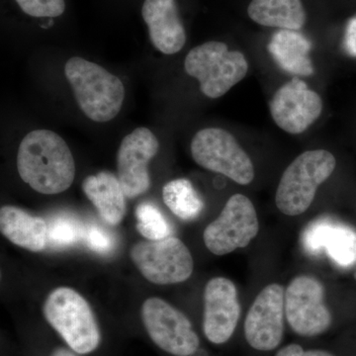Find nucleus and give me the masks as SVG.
Listing matches in <instances>:
<instances>
[{
	"mask_svg": "<svg viewBox=\"0 0 356 356\" xmlns=\"http://www.w3.org/2000/svg\"><path fill=\"white\" fill-rule=\"evenodd\" d=\"M65 74L79 108L90 120L105 123L121 111L125 99L123 83L102 65L72 57L65 63Z\"/></svg>",
	"mask_w": 356,
	"mask_h": 356,
	"instance_id": "nucleus-2",
	"label": "nucleus"
},
{
	"mask_svg": "<svg viewBox=\"0 0 356 356\" xmlns=\"http://www.w3.org/2000/svg\"><path fill=\"white\" fill-rule=\"evenodd\" d=\"M2 235L14 245L30 252H42L48 243V224L14 206H3L0 210Z\"/></svg>",
	"mask_w": 356,
	"mask_h": 356,
	"instance_id": "nucleus-17",
	"label": "nucleus"
},
{
	"mask_svg": "<svg viewBox=\"0 0 356 356\" xmlns=\"http://www.w3.org/2000/svg\"><path fill=\"white\" fill-rule=\"evenodd\" d=\"M273 356H341L331 350L322 348H308L303 344L291 343L280 346Z\"/></svg>",
	"mask_w": 356,
	"mask_h": 356,
	"instance_id": "nucleus-26",
	"label": "nucleus"
},
{
	"mask_svg": "<svg viewBox=\"0 0 356 356\" xmlns=\"http://www.w3.org/2000/svg\"><path fill=\"white\" fill-rule=\"evenodd\" d=\"M336 166L334 154L325 149H311L297 156L280 178L275 194L278 210L290 217L305 213Z\"/></svg>",
	"mask_w": 356,
	"mask_h": 356,
	"instance_id": "nucleus-3",
	"label": "nucleus"
},
{
	"mask_svg": "<svg viewBox=\"0 0 356 356\" xmlns=\"http://www.w3.org/2000/svg\"><path fill=\"white\" fill-rule=\"evenodd\" d=\"M248 13L257 24L282 30L299 31L307 20L301 0H252Z\"/></svg>",
	"mask_w": 356,
	"mask_h": 356,
	"instance_id": "nucleus-20",
	"label": "nucleus"
},
{
	"mask_svg": "<svg viewBox=\"0 0 356 356\" xmlns=\"http://www.w3.org/2000/svg\"><path fill=\"white\" fill-rule=\"evenodd\" d=\"M130 257L143 276L154 284L184 282L193 273L191 252L175 236L136 243Z\"/></svg>",
	"mask_w": 356,
	"mask_h": 356,
	"instance_id": "nucleus-9",
	"label": "nucleus"
},
{
	"mask_svg": "<svg viewBox=\"0 0 356 356\" xmlns=\"http://www.w3.org/2000/svg\"><path fill=\"white\" fill-rule=\"evenodd\" d=\"M285 316L293 334L316 339L331 331L334 316L325 303V287L313 276L300 275L285 290Z\"/></svg>",
	"mask_w": 356,
	"mask_h": 356,
	"instance_id": "nucleus-7",
	"label": "nucleus"
},
{
	"mask_svg": "<svg viewBox=\"0 0 356 356\" xmlns=\"http://www.w3.org/2000/svg\"><path fill=\"white\" fill-rule=\"evenodd\" d=\"M44 318L79 355L92 353L100 343L97 323L86 299L69 287L50 293L43 307Z\"/></svg>",
	"mask_w": 356,
	"mask_h": 356,
	"instance_id": "nucleus-4",
	"label": "nucleus"
},
{
	"mask_svg": "<svg viewBox=\"0 0 356 356\" xmlns=\"http://www.w3.org/2000/svg\"><path fill=\"white\" fill-rule=\"evenodd\" d=\"M302 243L308 254L325 250L334 264L350 267L356 264V231L330 218L313 221L304 231Z\"/></svg>",
	"mask_w": 356,
	"mask_h": 356,
	"instance_id": "nucleus-15",
	"label": "nucleus"
},
{
	"mask_svg": "<svg viewBox=\"0 0 356 356\" xmlns=\"http://www.w3.org/2000/svg\"><path fill=\"white\" fill-rule=\"evenodd\" d=\"M343 47L346 55L356 58V15L346 23Z\"/></svg>",
	"mask_w": 356,
	"mask_h": 356,
	"instance_id": "nucleus-27",
	"label": "nucleus"
},
{
	"mask_svg": "<svg viewBox=\"0 0 356 356\" xmlns=\"http://www.w3.org/2000/svg\"><path fill=\"white\" fill-rule=\"evenodd\" d=\"M184 69L197 79L204 95L217 99L245 79L248 63L241 51H229L222 42L210 41L187 54Z\"/></svg>",
	"mask_w": 356,
	"mask_h": 356,
	"instance_id": "nucleus-5",
	"label": "nucleus"
},
{
	"mask_svg": "<svg viewBox=\"0 0 356 356\" xmlns=\"http://www.w3.org/2000/svg\"><path fill=\"white\" fill-rule=\"evenodd\" d=\"M285 291L277 283L267 285L255 297L243 324V341L259 355H273L285 336Z\"/></svg>",
	"mask_w": 356,
	"mask_h": 356,
	"instance_id": "nucleus-8",
	"label": "nucleus"
},
{
	"mask_svg": "<svg viewBox=\"0 0 356 356\" xmlns=\"http://www.w3.org/2000/svg\"><path fill=\"white\" fill-rule=\"evenodd\" d=\"M355 280H356V271H355Z\"/></svg>",
	"mask_w": 356,
	"mask_h": 356,
	"instance_id": "nucleus-29",
	"label": "nucleus"
},
{
	"mask_svg": "<svg viewBox=\"0 0 356 356\" xmlns=\"http://www.w3.org/2000/svg\"><path fill=\"white\" fill-rule=\"evenodd\" d=\"M355 356H356V355H355Z\"/></svg>",
	"mask_w": 356,
	"mask_h": 356,
	"instance_id": "nucleus-30",
	"label": "nucleus"
},
{
	"mask_svg": "<svg viewBox=\"0 0 356 356\" xmlns=\"http://www.w3.org/2000/svg\"><path fill=\"white\" fill-rule=\"evenodd\" d=\"M142 15L156 49L165 55H175L182 50L186 34L175 0H145Z\"/></svg>",
	"mask_w": 356,
	"mask_h": 356,
	"instance_id": "nucleus-16",
	"label": "nucleus"
},
{
	"mask_svg": "<svg viewBox=\"0 0 356 356\" xmlns=\"http://www.w3.org/2000/svg\"><path fill=\"white\" fill-rule=\"evenodd\" d=\"M51 356H76L74 355V353H70V351L64 350V348H60V350H57L55 353H53Z\"/></svg>",
	"mask_w": 356,
	"mask_h": 356,
	"instance_id": "nucleus-28",
	"label": "nucleus"
},
{
	"mask_svg": "<svg viewBox=\"0 0 356 356\" xmlns=\"http://www.w3.org/2000/svg\"><path fill=\"white\" fill-rule=\"evenodd\" d=\"M142 318L154 343L173 356H192L200 348V339L189 318L161 298L146 300Z\"/></svg>",
	"mask_w": 356,
	"mask_h": 356,
	"instance_id": "nucleus-11",
	"label": "nucleus"
},
{
	"mask_svg": "<svg viewBox=\"0 0 356 356\" xmlns=\"http://www.w3.org/2000/svg\"><path fill=\"white\" fill-rule=\"evenodd\" d=\"M17 170L23 181L46 195L62 193L72 186L76 163L67 143L50 130L28 133L19 145Z\"/></svg>",
	"mask_w": 356,
	"mask_h": 356,
	"instance_id": "nucleus-1",
	"label": "nucleus"
},
{
	"mask_svg": "<svg viewBox=\"0 0 356 356\" xmlns=\"http://www.w3.org/2000/svg\"><path fill=\"white\" fill-rule=\"evenodd\" d=\"M83 240L86 245L97 254H108L114 248L112 236L97 225H89L84 228Z\"/></svg>",
	"mask_w": 356,
	"mask_h": 356,
	"instance_id": "nucleus-25",
	"label": "nucleus"
},
{
	"mask_svg": "<svg viewBox=\"0 0 356 356\" xmlns=\"http://www.w3.org/2000/svg\"><path fill=\"white\" fill-rule=\"evenodd\" d=\"M84 228L74 217L60 215L48 224V243L54 248H64L83 240Z\"/></svg>",
	"mask_w": 356,
	"mask_h": 356,
	"instance_id": "nucleus-23",
	"label": "nucleus"
},
{
	"mask_svg": "<svg viewBox=\"0 0 356 356\" xmlns=\"http://www.w3.org/2000/svg\"><path fill=\"white\" fill-rule=\"evenodd\" d=\"M23 13L33 17H58L65 13V0H16Z\"/></svg>",
	"mask_w": 356,
	"mask_h": 356,
	"instance_id": "nucleus-24",
	"label": "nucleus"
},
{
	"mask_svg": "<svg viewBox=\"0 0 356 356\" xmlns=\"http://www.w3.org/2000/svg\"><path fill=\"white\" fill-rule=\"evenodd\" d=\"M259 232L254 204L245 195L229 197L216 220L206 227L204 243L213 254L226 255L247 248Z\"/></svg>",
	"mask_w": 356,
	"mask_h": 356,
	"instance_id": "nucleus-10",
	"label": "nucleus"
},
{
	"mask_svg": "<svg viewBox=\"0 0 356 356\" xmlns=\"http://www.w3.org/2000/svg\"><path fill=\"white\" fill-rule=\"evenodd\" d=\"M195 163L210 172L220 173L240 185L252 184L254 166L252 159L233 135L221 128L198 131L191 142Z\"/></svg>",
	"mask_w": 356,
	"mask_h": 356,
	"instance_id": "nucleus-6",
	"label": "nucleus"
},
{
	"mask_svg": "<svg viewBox=\"0 0 356 356\" xmlns=\"http://www.w3.org/2000/svg\"><path fill=\"white\" fill-rule=\"evenodd\" d=\"M159 143L149 129L140 127L122 140L117 154V172L126 197L135 198L149 191V165L158 154Z\"/></svg>",
	"mask_w": 356,
	"mask_h": 356,
	"instance_id": "nucleus-14",
	"label": "nucleus"
},
{
	"mask_svg": "<svg viewBox=\"0 0 356 356\" xmlns=\"http://www.w3.org/2000/svg\"><path fill=\"white\" fill-rule=\"evenodd\" d=\"M163 198L168 209L184 221L196 219L204 209L202 199L185 178L168 182L163 186Z\"/></svg>",
	"mask_w": 356,
	"mask_h": 356,
	"instance_id": "nucleus-21",
	"label": "nucleus"
},
{
	"mask_svg": "<svg viewBox=\"0 0 356 356\" xmlns=\"http://www.w3.org/2000/svg\"><path fill=\"white\" fill-rule=\"evenodd\" d=\"M83 191L107 224L118 225L126 213L125 192L113 173L102 172L83 180Z\"/></svg>",
	"mask_w": 356,
	"mask_h": 356,
	"instance_id": "nucleus-18",
	"label": "nucleus"
},
{
	"mask_svg": "<svg viewBox=\"0 0 356 356\" xmlns=\"http://www.w3.org/2000/svg\"><path fill=\"white\" fill-rule=\"evenodd\" d=\"M269 53L281 69L297 76H309L314 74L310 58V40L295 30L275 33L269 42Z\"/></svg>",
	"mask_w": 356,
	"mask_h": 356,
	"instance_id": "nucleus-19",
	"label": "nucleus"
},
{
	"mask_svg": "<svg viewBox=\"0 0 356 356\" xmlns=\"http://www.w3.org/2000/svg\"><path fill=\"white\" fill-rule=\"evenodd\" d=\"M137 229L149 241H159L170 236L172 229L165 216L154 204L140 203L136 209Z\"/></svg>",
	"mask_w": 356,
	"mask_h": 356,
	"instance_id": "nucleus-22",
	"label": "nucleus"
},
{
	"mask_svg": "<svg viewBox=\"0 0 356 356\" xmlns=\"http://www.w3.org/2000/svg\"><path fill=\"white\" fill-rule=\"evenodd\" d=\"M241 308L233 281L215 277L208 281L204 291L203 332L215 346L228 343L240 324Z\"/></svg>",
	"mask_w": 356,
	"mask_h": 356,
	"instance_id": "nucleus-13",
	"label": "nucleus"
},
{
	"mask_svg": "<svg viewBox=\"0 0 356 356\" xmlns=\"http://www.w3.org/2000/svg\"><path fill=\"white\" fill-rule=\"evenodd\" d=\"M269 110L281 130L297 135L318 120L323 112V102L303 79L294 77L275 91Z\"/></svg>",
	"mask_w": 356,
	"mask_h": 356,
	"instance_id": "nucleus-12",
	"label": "nucleus"
}]
</instances>
